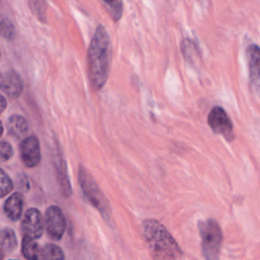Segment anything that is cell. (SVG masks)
<instances>
[{"instance_id":"obj_1","label":"cell","mask_w":260,"mask_h":260,"mask_svg":"<svg viewBox=\"0 0 260 260\" xmlns=\"http://www.w3.org/2000/svg\"><path fill=\"white\" fill-rule=\"evenodd\" d=\"M112 43L107 28L99 24L87 51L88 78L93 89L100 90L106 84L112 60Z\"/></svg>"},{"instance_id":"obj_2","label":"cell","mask_w":260,"mask_h":260,"mask_svg":"<svg viewBox=\"0 0 260 260\" xmlns=\"http://www.w3.org/2000/svg\"><path fill=\"white\" fill-rule=\"evenodd\" d=\"M141 232L151 258L170 260L183 257L182 249L159 221L152 218L145 219L142 222Z\"/></svg>"},{"instance_id":"obj_3","label":"cell","mask_w":260,"mask_h":260,"mask_svg":"<svg viewBox=\"0 0 260 260\" xmlns=\"http://www.w3.org/2000/svg\"><path fill=\"white\" fill-rule=\"evenodd\" d=\"M78 183L80 185V189L83 193L85 199L92 205L102 215V217L110 221L111 220V206L104 195L99 185L92 178V176L82 167L79 166L78 171Z\"/></svg>"},{"instance_id":"obj_4","label":"cell","mask_w":260,"mask_h":260,"mask_svg":"<svg viewBox=\"0 0 260 260\" xmlns=\"http://www.w3.org/2000/svg\"><path fill=\"white\" fill-rule=\"evenodd\" d=\"M198 230L203 257L207 260L218 259L222 243V232L219 224L214 219L209 218L199 221Z\"/></svg>"},{"instance_id":"obj_5","label":"cell","mask_w":260,"mask_h":260,"mask_svg":"<svg viewBox=\"0 0 260 260\" xmlns=\"http://www.w3.org/2000/svg\"><path fill=\"white\" fill-rule=\"evenodd\" d=\"M207 122L214 133L222 135L229 141L235 138L233 123L221 107L215 106L211 109L207 117Z\"/></svg>"},{"instance_id":"obj_6","label":"cell","mask_w":260,"mask_h":260,"mask_svg":"<svg viewBox=\"0 0 260 260\" xmlns=\"http://www.w3.org/2000/svg\"><path fill=\"white\" fill-rule=\"evenodd\" d=\"M45 228L48 236L55 241L62 238L66 229V219L59 206L51 205L45 213Z\"/></svg>"},{"instance_id":"obj_7","label":"cell","mask_w":260,"mask_h":260,"mask_svg":"<svg viewBox=\"0 0 260 260\" xmlns=\"http://www.w3.org/2000/svg\"><path fill=\"white\" fill-rule=\"evenodd\" d=\"M45 220L38 208H28L21 220V233L32 239H40L44 233Z\"/></svg>"},{"instance_id":"obj_8","label":"cell","mask_w":260,"mask_h":260,"mask_svg":"<svg viewBox=\"0 0 260 260\" xmlns=\"http://www.w3.org/2000/svg\"><path fill=\"white\" fill-rule=\"evenodd\" d=\"M19 154L23 165L27 168H35L41 161V147L37 136L25 137L19 145Z\"/></svg>"},{"instance_id":"obj_9","label":"cell","mask_w":260,"mask_h":260,"mask_svg":"<svg viewBox=\"0 0 260 260\" xmlns=\"http://www.w3.org/2000/svg\"><path fill=\"white\" fill-rule=\"evenodd\" d=\"M249 83L255 93H260V47L255 44L247 48Z\"/></svg>"},{"instance_id":"obj_10","label":"cell","mask_w":260,"mask_h":260,"mask_svg":"<svg viewBox=\"0 0 260 260\" xmlns=\"http://www.w3.org/2000/svg\"><path fill=\"white\" fill-rule=\"evenodd\" d=\"M53 156H54L53 164H54L57 180H58V183L60 186V190L64 197H70V195L72 193V189H71V184H70L69 177H68L67 170H66V162H65L61 152L59 151L58 147L56 148V151Z\"/></svg>"},{"instance_id":"obj_11","label":"cell","mask_w":260,"mask_h":260,"mask_svg":"<svg viewBox=\"0 0 260 260\" xmlns=\"http://www.w3.org/2000/svg\"><path fill=\"white\" fill-rule=\"evenodd\" d=\"M1 89L11 99L18 98L23 89V82L19 74L14 70L6 71L1 77Z\"/></svg>"},{"instance_id":"obj_12","label":"cell","mask_w":260,"mask_h":260,"mask_svg":"<svg viewBox=\"0 0 260 260\" xmlns=\"http://www.w3.org/2000/svg\"><path fill=\"white\" fill-rule=\"evenodd\" d=\"M23 203H24L23 195L19 192L13 193L4 202L3 210L5 215L11 221H17L22 215Z\"/></svg>"},{"instance_id":"obj_13","label":"cell","mask_w":260,"mask_h":260,"mask_svg":"<svg viewBox=\"0 0 260 260\" xmlns=\"http://www.w3.org/2000/svg\"><path fill=\"white\" fill-rule=\"evenodd\" d=\"M7 129L11 136L20 138L26 134L28 130V123L26 119L20 115H12L7 121Z\"/></svg>"},{"instance_id":"obj_14","label":"cell","mask_w":260,"mask_h":260,"mask_svg":"<svg viewBox=\"0 0 260 260\" xmlns=\"http://www.w3.org/2000/svg\"><path fill=\"white\" fill-rule=\"evenodd\" d=\"M21 253L24 258L28 260H37L41 258V249L36 241L30 237L23 236L22 245H21Z\"/></svg>"},{"instance_id":"obj_15","label":"cell","mask_w":260,"mask_h":260,"mask_svg":"<svg viewBox=\"0 0 260 260\" xmlns=\"http://www.w3.org/2000/svg\"><path fill=\"white\" fill-rule=\"evenodd\" d=\"M1 252L2 254L12 253L17 247V240L13 230L4 228L1 231Z\"/></svg>"},{"instance_id":"obj_16","label":"cell","mask_w":260,"mask_h":260,"mask_svg":"<svg viewBox=\"0 0 260 260\" xmlns=\"http://www.w3.org/2000/svg\"><path fill=\"white\" fill-rule=\"evenodd\" d=\"M43 260H62L64 253L62 249L55 244H47L41 249V258Z\"/></svg>"},{"instance_id":"obj_17","label":"cell","mask_w":260,"mask_h":260,"mask_svg":"<svg viewBox=\"0 0 260 260\" xmlns=\"http://www.w3.org/2000/svg\"><path fill=\"white\" fill-rule=\"evenodd\" d=\"M28 1V6L31 10V12L36 15V17L42 21L46 22L47 16V2L46 0H27Z\"/></svg>"},{"instance_id":"obj_18","label":"cell","mask_w":260,"mask_h":260,"mask_svg":"<svg viewBox=\"0 0 260 260\" xmlns=\"http://www.w3.org/2000/svg\"><path fill=\"white\" fill-rule=\"evenodd\" d=\"M108 7L111 17L114 21H118L123 14V0H103Z\"/></svg>"},{"instance_id":"obj_19","label":"cell","mask_w":260,"mask_h":260,"mask_svg":"<svg viewBox=\"0 0 260 260\" xmlns=\"http://www.w3.org/2000/svg\"><path fill=\"white\" fill-rule=\"evenodd\" d=\"M1 35L6 40L12 41L15 38V28L10 19L2 16L1 18Z\"/></svg>"},{"instance_id":"obj_20","label":"cell","mask_w":260,"mask_h":260,"mask_svg":"<svg viewBox=\"0 0 260 260\" xmlns=\"http://www.w3.org/2000/svg\"><path fill=\"white\" fill-rule=\"evenodd\" d=\"M182 50H183V54L188 62H191L194 60V58H195L194 56H196V53H197V48H196L194 42H192L189 39H185L182 43Z\"/></svg>"},{"instance_id":"obj_21","label":"cell","mask_w":260,"mask_h":260,"mask_svg":"<svg viewBox=\"0 0 260 260\" xmlns=\"http://www.w3.org/2000/svg\"><path fill=\"white\" fill-rule=\"evenodd\" d=\"M0 186H1V191H0L1 197H4L5 195H7L13 188V183H12L11 179L8 177V175L3 170H1Z\"/></svg>"},{"instance_id":"obj_22","label":"cell","mask_w":260,"mask_h":260,"mask_svg":"<svg viewBox=\"0 0 260 260\" xmlns=\"http://www.w3.org/2000/svg\"><path fill=\"white\" fill-rule=\"evenodd\" d=\"M13 155V149L11 147V145L6 142V141H2L0 144V157L2 161H6L8 159L11 158V156Z\"/></svg>"},{"instance_id":"obj_23","label":"cell","mask_w":260,"mask_h":260,"mask_svg":"<svg viewBox=\"0 0 260 260\" xmlns=\"http://www.w3.org/2000/svg\"><path fill=\"white\" fill-rule=\"evenodd\" d=\"M20 187L23 189V190H28L29 189V184H28V180L26 178V176H22L20 178Z\"/></svg>"},{"instance_id":"obj_24","label":"cell","mask_w":260,"mask_h":260,"mask_svg":"<svg viewBox=\"0 0 260 260\" xmlns=\"http://www.w3.org/2000/svg\"><path fill=\"white\" fill-rule=\"evenodd\" d=\"M0 98H1V112H3L5 110V108H6V100H5V98L3 95H1Z\"/></svg>"}]
</instances>
